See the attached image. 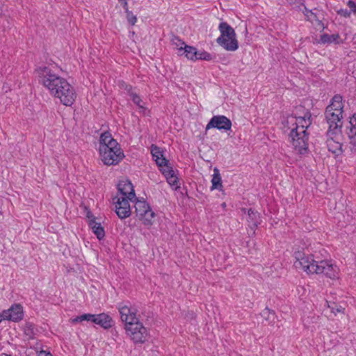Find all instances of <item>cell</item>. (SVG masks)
<instances>
[{
  "mask_svg": "<svg viewBox=\"0 0 356 356\" xmlns=\"http://www.w3.org/2000/svg\"><path fill=\"white\" fill-rule=\"evenodd\" d=\"M114 211L120 219L125 220L131 215V208L129 201L121 194L117 195L113 198Z\"/></svg>",
  "mask_w": 356,
  "mask_h": 356,
  "instance_id": "obj_12",
  "label": "cell"
},
{
  "mask_svg": "<svg viewBox=\"0 0 356 356\" xmlns=\"http://www.w3.org/2000/svg\"><path fill=\"white\" fill-rule=\"evenodd\" d=\"M346 132L350 143L356 148V114L352 115L349 118Z\"/></svg>",
  "mask_w": 356,
  "mask_h": 356,
  "instance_id": "obj_17",
  "label": "cell"
},
{
  "mask_svg": "<svg viewBox=\"0 0 356 356\" xmlns=\"http://www.w3.org/2000/svg\"><path fill=\"white\" fill-rule=\"evenodd\" d=\"M220 171L217 168H214L213 176L212 179V191L223 190V182Z\"/></svg>",
  "mask_w": 356,
  "mask_h": 356,
  "instance_id": "obj_18",
  "label": "cell"
},
{
  "mask_svg": "<svg viewBox=\"0 0 356 356\" xmlns=\"http://www.w3.org/2000/svg\"><path fill=\"white\" fill-rule=\"evenodd\" d=\"M171 41L177 53L188 60L208 61L213 59V57L211 54L207 53L206 51L200 50L193 46L188 45L177 36L172 35Z\"/></svg>",
  "mask_w": 356,
  "mask_h": 356,
  "instance_id": "obj_8",
  "label": "cell"
},
{
  "mask_svg": "<svg viewBox=\"0 0 356 356\" xmlns=\"http://www.w3.org/2000/svg\"><path fill=\"white\" fill-rule=\"evenodd\" d=\"M46 68L42 72V84L54 97H57L66 107H72L75 103L77 93L73 87L66 80L58 74L53 73Z\"/></svg>",
  "mask_w": 356,
  "mask_h": 356,
  "instance_id": "obj_1",
  "label": "cell"
},
{
  "mask_svg": "<svg viewBox=\"0 0 356 356\" xmlns=\"http://www.w3.org/2000/svg\"><path fill=\"white\" fill-rule=\"evenodd\" d=\"M117 308L126 334L130 340L137 344L145 343L149 338V332L138 318L137 314L129 306L122 303L118 305Z\"/></svg>",
  "mask_w": 356,
  "mask_h": 356,
  "instance_id": "obj_2",
  "label": "cell"
},
{
  "mask_svg": "<svg viewBox=\"0 0 356 356\" xmlns=\"http://www.w3.org/2000/svg\"><path fill=\"white\" fill-rule=\"evenodd\" d=\"M86 216H87V219L88 223H89V227H91L92 231H93V233L97 237V238L99 240H103L105 236V232L104 227L102 226L100 223L97 221L96 218L93 215V213L89 209H86Z\"/></svg>",
  "mask_w": 356,
  "mask_h": 356,
  "instance_id": "obj_16",
  "label": "cell"
},
{
  "mask_svg": "<svg viewBox=\"0 0 356 356\" xmlns=\"http://www.w3.org/2000/svg\"><path fill=\"white\" fill-rule=\"evenodd\" d=\"M337 13L344 18H349L351 13V11L346 10V9H340V10L337 11Z\"/></svg>",
  "mask_w": 356,
  "mask_h": 356,
  "instance_id": "obj_23",
  "label": "cell"
},
{
  "mask_svg": "<svg viewBox=\"0 0 356 356\" xmlns=\"http://www.w3.org/2000/svg\"><path fill=\"white\" fill-rule=\"evenodd\" d=\"M313 118L311 113L307 112L303 116L295 118L294 127L291 129L290 140L296 152L300 156H305L309 149V133L308 129L311 125Z\"/></svg>",
  "mask_w": 356,
  "mask_h": 356,
  "instance_id": "obj_3",
  "label": "cell"
},
{
  "mask_svg": "<svg viewBox=\"0 0 356 356\" xmlns=\"http://www.w3.org/2000/svg\"><path fill=\"white\" fill-rule=\"evenodd\" d=\"M303 13V14L305 15L306 18L308 19V20L313 23V26L315 27L316 29H317L319 31L323 30L322 23L321 22V21H319V19L317 18V16L314 14L313 12L308 10L307 8L304 7Z\"/></svg>",
  "mask_w": 356,
  "mask_h": 356,
  "instance_id": "obj_19",
  "label": "cell"
},
{
  "mask_svg": "<svg viewBox=\"0 0 356 356\" xmlns=\"http://www.w3.org/2000/svg\"><path fill=\"white\" fill-rule=\"evenodd\" d=\"M233 127V123L228 118L225 116H215L211 118L206 126V131L212 129H217L230 131Z\"/></svg>",
  "mask_w": 356,
  "mask_h": 356,
  "instance_id": "obj_14",
  "label": "cell"
},
{
  "mask_svg": "<svg viewBox=\"0 0 356 356\" xmlns=\"http://www.w3.org/2000/svg\"><path fill=\"white\" fill-rule=\"evenodd\" d=\"M135 212L138 219L145 225L150 226L156 220V213L146 200L138 199L135 204Z\"/></svg>",
  "mask_w": 356,
  "mask_h": 356,
  "instance_id": "obj_11",
  "label": "cell"
},
{
  "mask_svg": "<svg viewBox=\"0 0 356 356\" xmlns=\"http://www.w3.org/2000/svg\"><path fill=\"white\" fill-rule=\"evenodd\" d=\"M36 355L37 356H53V354L49 351H38L36 352Z\"/></svg>",
  "mask_w": 356,
  "mask_h": 356,
  "instance_id": "obj_25",
  "label": "cell"
},
{
  "mask_svg": "<svg viewBox=\"0 0 356 356\" xmlns=\"http://www.w3.org/2000/svg\"><path fill=\"white\" fill-rule=\"evenodd\" d=\"M24 308L20 303L13 304L9 309L5 310L1 313V322L3 321L20 323L24 318Z\"/></svg>",
  "mask_w": 356,
  "mask_h": 356,
  "instance_id": "obj_13",
  "label": "cell"
},
{
  "mask_svg": "<svg viewBox=\"0 0 356 356\" xmlns=\"http://www.w3.org/2000/svg\"><path fill=\"white\" fill-rule=\"evenodd\" d=\"M340 36L338 34H323L320 36L319 42L323 44L339 43L340 41Z\"/></svg>",
  "mask_w": 356,
  "mask_h": 356,
  "instance_id": "obj_20",
  "label": "cell"
},
{
  "mask_svg": "<svg viewBox=\"0 0 356 356\" xmlns=\"http://www.w3.org/2000/svg\"><path fill=\"white\" fill-rule=\"evenodd\" d=\"M99 158L105 166H117L125 159V154L119 143L110 132L105 131L99 137Z\"/></svg>",
  "mask_w": 356,
  "mask_h": 356,
  "instance_id": "obj_4",
  "label": "cell"
},
{
  "mask_svg": "<svg viewBox=\"0 0 356 356\" xmlns=\"http://www.w3.org/2000/svg\"><path fill=\"white\" fill-rule=\"evenodd\" d=\"M295 258L300 267L308 274H323L334 271V267L332 264L327 261H317L303 252H296Z\"/></svg>",
  "mask_w": 356,
  "mask_h": 356,
  "instance_id": "obj_7",
  "label": "cell"
},
{
  "mask_svg": "<svg viewBox=\"0 0 356 356\" xmlns=\"http://www.w3.org/2000/svg\"><path fill=\"white\" fill-rule=\"evenodd\" d=\"M120 85L121 86L122 88H123V89L128 92V93H129L130 97H132V99H133L134 102L135 103V104L137 105L139 107H142L143 108L142 105H141V100L140 97L138 96L137 93H135V92L133 91V89H132L131 87H130V85H128V84H125V82H121V83L120 84Z\"/></svg>",
  "mask_w": 356,
  "mask_h": 356,
  "instance_id": "obj_21",
  "label": "cell"
},
{
  "mask_svg": "<svg viewBox=\"0 0 356 356\" xmlns=\"http://www.w3.org/2000/svg\"><path fill=\"white\" fill-rule=\"evenodd\" d=\"M117 189L122 196L125 197L131 202H135L137 200V196L133 184L130 180H122L117 184Z\"/></svg>",
  "mask_w": 356,
  "mask_h": 356,
  "instance_id": "obj_15",
  "label": "cell"
},
{
  "mask_svg": "<svg viewBox=\"0 0 356 356\" xmlns=\"http://www.w3.org/2000/svg\"><path fill=\"white\" fill-rule=\"evenodd\" d=\"M2 356H11V355H7V354L3 353V354H2Z\"/></svg>",
  "mask_w": 356,
  "mask_h": 356,
  "instance_id": "obj_26",
  "label": "cell"
},
{
  "mask_svg": "<svg viewBox=\"0 0 356 356\" xmlns=\"http://www.w3.org/2000/svg\"><path fill=\"white\" fill-rule=\"evenodd\" d=\"M121 4L122 7L125 9L126 15H127V18L128 22L130 26H134L137 22V17L134 15V13L130 11L129 7H128V5L127 2H120Z\"/></svg>",
  "mask_w": 356,
  "mask_h": 356,
  "instance_id": "obj_22",
  "label": "cell"
},
{
  "mask_svg": "<svg viewBox=\"0 0 356 356\" xmlns=\"http://www.w3.org/2000/svg\"><path fill=\"white\" fill-rule=\"evenodd\" d=\"M83 321H89L98 325L103 328H112L114 326V321L112 317L108 314L105 313L100 314H84V315L77 316L70 319V322L72 323H82Z\"/></svg>",
  "mask_w": 356,
  "mask_h": 356,
  "instance_id": "obj_10",
  "label": "cell"
},
{
  "mask_svg": "<svg viewBox=\"0 0 356 356\" xmlns=\"http://www.w3.org/2000/svg\"><path fill=\"white\" fill-rule=\"evenodd\" d=\"M220 36L216 42L220 46L228 52H235L239 49V42L234 29L227 22H222L219 26Z\"/></svg>",
  "mask_w": 356,
  "mask_h": 356,
  "instance_id": "obj_9",
  "label": "cell"
},
{
  "mask_svg": "<svg viewBox=\"0 0 356 356\" xmlns=\"http://www.w3.org/2000/svg\"><path fill=\"white\" fill-rule=\"evenodd\" d=\"M343 114V98L341 95H334L325 111V118L328 125V135H341Z\"/></svg>",
  "mask_w": 356,
  "mask_h": 356,
  "instance_id": "obj_5",
  "label": "cell"
},
{
  "mask_svg": "<svg viewBox=\"0 0 356 356\" xmlns=\"http://www.w3.org/2000/svg\"><path fill=\"white\" fill-rule=\"evenodd\" d=\"M150 150L155 163L156 164L161 173L165 177L168 185L171 186L174 190H178L181 188V182L171 162L166 158L164 150L155 144L151 145Z\"/></svg>",
  "mask_w": 356,
  "mask_h": 356,
  "instance_id": "obj_6",
  "label": "cell"
},
{
  "mask_svg": "<svg viewBox=\"0 0 356 356\" xmlns=\"http://www.w3.org/2000/svg\"><path fill=\"white\" fill-rule=\"evenodd\" d=\"M347 6L349 8L350 10H351L354 14H356V4L354 3V2L349 1L347 3Z\"/></svg>",
  "mask_w": 356,
  "mask_h": 356,
  "instance_id": "obj_24",
  "label": "cell"
}]
</instances>
